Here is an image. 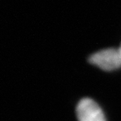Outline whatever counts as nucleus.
<instances>
[{"instance_id": "f257e3e1", "label": "nucleus", "mask_w": 121, "mask_h": 121, "mask_svg": "<svg viewBox=\"0 0 121 121\" xmlns=\"http://www.w3.org/2000/svg\"><path fill=\"white\" fill-rule=\"evenodd\" d=\"M89 62L102 70L109 72L121 67V56L118 49H104L91 56Z\"/></svg>"}, {"instance_id": "f03ea898", "label": "nucleus", "mask_w": 121, "mask_h": 121, "mask_svg": "<svg viewBox=\"0 0 121 121\" xmlns=\"http://www.w3.org/2000/svg\"><path fill=\"white\" fill-rule=\"evenodd\" d=\"M78 121H106L101 108L90 98H83L77 106Z\"/></svg>"}, {"instance_id": "7ed1b4c3", "label": "nucleus", "mask_w": 121, "mask_h": 121, "mask_svg": "<svg viewBox=\"0 0 121 121\" xmlns=\"http://www.w3.org/2000/svg\"><path fill=\"white\" fill-rule=\"evenodd\" d=\"M118 50H119V54H120V56H121V45H120V47H119Z\"/></svg>"}]
</instances>
